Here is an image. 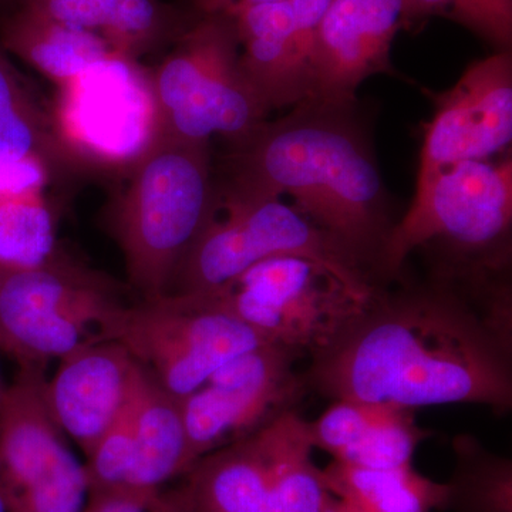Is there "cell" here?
I'll list each match as a JSON object with an SVG mask.
<instances>
[{
  "label": "cell",
  "instance_id": "25",
  "mask_svg": "<svg viewBox=\"0 0 512 512\" xmlns=\"http://www.w3.org/2000/svg\"><path fill=\"white\" fill-rule=\"evenodd\" d=\"M407 25L443 16L483 37L497 52H511L512 0H404Z\"/></svg>",
  "mask_w": 512,
  "mask_h": 512
},
{
  "label": "cell",
  "instance_id": "5",
  "mask_svg": "<svg viewBox=\"0 0 512 512\" xmlns=\"http://www.w3.org/2000/svg\"><path fill=\"white\" fill-rule=\"evenodd\" d=\"M158 133L191 143H241L268 121V104L241 64L229 13L200 15L148 70Z\"/></svg>",
  "mask_w": 512,
  "mask_h": 512
},
{
  "label": "cell",
  "instance_id": "22",
  "mask_svg": "<svg viewBox=\"0 0 512 512\" xmlns=\"http://www.w3.org/2000/svg\"><path fill=\"white\" fill-rule=\"evenodd\" d=\"M453 476L447 485L446 510L512 512L510 458L488 450L477 437L458 434L453 440Z\"/></svg>",
  "mask_w": 512,
  "mask_h": 512
},
{
  "label": "cell",
  "instance_id": "4",
  "mask_svg": "<svg viewBox=\"0 0 512 512\" xmlns=\"http://www.w3.org/2000/svg\"><path fill=\"white\" fill-rule=\"evenodd\" d=\"M419 249L426 252L429 271L511 275V157L497 164L464 161L416 187L384 249V284L400 281L407 259Z\"/></svg>",
  "mask_w": 512,
  "mask_h": 512
},
{
  "label": "cell",
  "instance_id": "19",
  "mask_svg": "<svg viewBox=\"0 0 512 512\" xmlns=\"http://www.w3.org/2000/svg\"><path fill=\"white\" fill-rule=\"evenodd\" d=\"M0 43L59 87L121 56L100 37L19 3L0 10Z\"/></svg>",
  "mask_w": 512,
  "mask_h": 512
},
{
  "label": "cell",
  "instance_id": "15",
  "mask_svg": "<svg viewBox=\"0 0 512 512\" xmlns=\"http://www.w3.org/2000/svg\"><path fill=\"white\" fill-rule=\"evenodd\" d=\"M59 362L45 383L46 406L59 429L89 457L127 403L140 365L113 340L82 346Z\"/></svg>",
  "mask_w": 512,
  "mask_h": 512
},
{
  "label": "cell",
  "instance_id": "35",
  "mask_svg": "<svg viewBox=\"0 0 512 512\" xmlns=\"http://www.w3.org/2000/svg\"><path fill=\"white\" fill-rule=\"evenodd\" d=\"M12 0H0V10L5 9Z\"/></svg>",
  "mask_w": 512,
  "mask_h": 512
},
{
  "label": "cell",
  "instance_id": "26",
  "mask_svg": "<svg viewBox=\"0 0 512 512\" xmlns=\"http://www.w3.org/2000/svg\"><path fill=\"white\" fill-rule=\"evenodd\" d=\"M134 390L136 383L119 416L87 457L83 467L89 491L127 487L134 457Z\"/></svg>",
  "mask_w": 512,
  "mask_h": 512
},
{
  "label": "cell",
  "instance_id": "34",
  "mask_svg": "<svg viewBox=\"0 0 512 512\" xmlns=\"http://www.w3.org/2000/svg\"><path fill=\"white\" fill-rule=\"evenodd\" d=\"M0 512H9L8 503H6L2 493H0Z\"/></svg>",
  "mask_w": 512,
  "mask_h": 512
},
{
  "label": "cell",
  "instance_id": "32",
  "mask_svg": "<svg viewBox=\"0 0 512 512\" xmlns=\"http://www.w3.org/2000/svg\"><path fill=\"white\" fill-rule=\"evenodd\" d=\"M156 512H185L183 505L178 501L177 495L173 493L164 494V501Z\"/></svg>",
  "mask_w": 512,
  "mask_h": 512
},
{
  "label": "cell",
  "instance_id": "21",
  "mask_svg": "<svg viewBox=\"0 0 512 512\" xmlns=\"http://www.w3.org/2000/svg\"><path fill=\"white\" fill-rule=\"evenodd\" d=\"M329 494L362 512L446 510L447 485L424 477L412 466L360 468L332 461L322 468Z\"/></svg>",
  "mask_w": 512,
  "mask_h": 512
},
{
  "label": "cell",
  "instance_id": "3",
  "mask_svg": "<svg viewBox=\"0 0 512 512\" xmlns=\"http://www.w3.org/2000/svg\"><path fill=\"white\" fill-rule=\"evenodd\" d=\"M220 212L210 143L158 133L128 170L111 228L141 299L165 295L175 271Z\"/></svg>",
  "mask_w": 512,
  "mask_h": 512
},
{
  "label": "cell",
  "instance_id": "2",
  "mask_svg": "<svg viewBox=\"0 0 512 512\" xmlns=\"http://www.w3.org/2000/svg\"><path fill=\"white\" fill-rule=\"evenodd\" d=\"M220 205L288 195L377 285L394 225L356 103L308 99L265 121L215 167Z\"/></svg>",
  "mask_w": 512,
  "mask_h": 512
},
{
  "label": "cell",
  "instance_id": "29",
  "mask_svg": "<svg viewBox=\"0 0 512 512\" xmlns=\"http://www.w3.org/2000/svg\"><path fill=\"white\" fill-rule=\"evenodd\" d=\"M332 2L333 0H289L293 13V25H295L296 49L308 72L313 37L319 28L320 20L328 12Z\"/></svg>",
  "mask_w": 512,
  "mask_h": 512
},
{
  "label": "cell",
  "instance_id": "6",
  "mask_svg": "<svg viewBox=\"0 0 512 512\" xmlns=\"http://www.w3.org/2000/svg\"><path fill=\"white\" fill-rule=\"evenodd\" d=\"M298 410L212 451L174 491L185 512H322L329 497Z\"/></svg>",
  "mask_w": 512,
  "mask_h": 512
},
{
  "label": "cell",
  "instance_id": "30",
  "mask_svg": "<svg viewBox=\"0 0 512 512\" xmlns=\"http://www.w3.org/2000/svg\"><path fill=\"white\" fill-rule=\"evenodd\" d=\"M237 0H192V6L201 15L227 13Z\"/></svg>",
  "mask_w": 512,
  "mask_h": 512
},
{
  "label": "cell",
  "instance_id": "11",
  "mask_svg": "<svg viewBox=\"0 0 512 512\" xmlns=\"http://www.w3.org/2000/svg\"><path fill=\"white\" fill-rule=\"evenodd\" d=\"M45 369L20 366L0 397V493L9 512H83L84 467L45 402Z\"/></svg>",
  "mask_w": 512,
  "mask_h": 512
},
{
  "label": "cell",
  "instance_id": "8",
  "mask_svg": "<svg viewBox=\"0 0 512 512\" xmlns=\"http://www.w3.org/2000/svg\"><path fill=\"white\" fill-rule=\"evenodd\" d=\"M184 256L167 293H217L264 259L302 256L328 268L357 295L379 285L328 235L281 198L227 202Z\"/></svg>",
  "mask_w": 512,
  "mask_h": 512
},
{
  "label": "cell",
  "instance_id": "28",
  "mask_svg": "<svg viewBox=\"0 0 512 512\" xmlns=\"http://www.w3.org/2000/svg\"><path fill=\"white\" fill-rule=\"evenodd\" d=\"M89 504L83 512H156L164 501L161 490L133 487L89 491Z\"/></svg>",
  "mask_w": 512,
  "mask_h": 512
},
{
  "label": "cell",
  "instance_id": "10",
  "mask_svg": "<svg viewBox=\"0 0 512 512\" xmlns=\"http://www.w3.org/2000/svg\"><path fill=\"white\" fill-rule=\"evenodd\" d=\"M217 293L268 342L309 357L335 343L369 301L325 266L289 255L258 262Z\"/></svg>",
  "mask_w": 512,
  "mask_h": 512
},
{
  "label": "cell",
  "instance_id": "12",
  "mask_svg": "<svg viewBox=\"0 0 512 512\" xmlns=\"http://www.w3.org/2000/svg\"><path fill=\"white\" fill-rule=\"evenodd\" d=\"M301 357L278 343H265L225 363L181 400L191 467L212 451L298 410L311 390L296 369Z\"/></svg>",
  "mask_w": 512,
  "mask_h": 512
},
{
  "label": "cell",
  "instance_id": "20",
  "mask_svg": "<svg viewBox=\"0 0 512 512\" xmlns=\"http://www.w3.org/2000/svg\"><path fill=\"white\" fill-rule=\"evenodd\" d=\"M190 468L181 404L140 365L134 390V457L127 487L160 490Z\"/></svg>",
  "mask_w": 512,
  "mask_h": 512
},
{
  "label": "cell",
  "instance_id": "9",
  "mask_svg": "<svg viewBox=\"0 0 512 512\" xmlns=\"http://www.w3.org/2000/svg\"><path fill=\"white\" fill-rule=\"evenodd\" d=\"M121 306L109 278L59 255L33 268L0 269V350L19 366L46 369L101 342Z\"/></svg>",
  "mask_w": 512,
  "mask_h": 512
},
{
  "label": "cell",
  "instance_id": "36",
  "mask_svg": "<svg viewBox=\"0 0 512 512\" xmlns=\"http://www.w3.org/2000/svg\"><path fill=\"white\" fill-rule=\"evenodd\" d=\"M6 386L2 382V376H0V397H2L3 392H5Z\"/></svg>",
  "mask_w": 512,
  "mask_h": 512
},
{
  "label": "cell",
  "instance_id": "18",
  "mask_svg": "<svg viewBox=\"0 0 512 512\" xmlns=\"http://www.w3.org/2000/svg\"><path fill=\"white\" fill-rule=\"evenodd\" d=\"M228 13L237 23L242 69L269 109L295 107L311 99V76L296 49L289 0Z\"/></svg>",
  "mask_w": 512,
  "mask_h": 512
},
{
  "label": "cell",
  "instance_id": "7",
  "mask_svg": "<svg viewBox=\"0 0 512 512\" xmlns=\"http://www.w3.org/2000/svg\"><path fill=\"white\" fill-rule=\"evenodd\" d=\"M181 402L225 363L268 342L221 293H165L123 305L101 332Z\"/></svg>",
  "mask_w": 512,
  "mask_h": 512
},
{
  "label": "cell",
  "instance_id": "33",
  "mask_svg": "<svg viewBox=\"0 0 512 512\" xmlns=\"http://www.w3.org/2000/svg\"><path fill=\"white\" fill-rule=\"evenodd\" d=\"M268 2H281V0H237L228 12H232V10H237L241 8H247V6L258 5V3H268ZM227 12V13H228Z\"/></svg>",
  "mask_w": 512,
  "mask_h": 512
},
{
  "label": "cell",
  "instance_id": "13",
  "mask_svg": "<svg viewBox=\"0 0 512 512\" xmlns=\"http://www.w3.org/2000/svg\"><path fill=\"white\" fill-rule=\"evenodd\" d=\"M511 140L512 57L497 52L470 64L450 90L436 96L416 187L453 165L485 161L510 147Z\"/></svg>",
  "mask_w": 512,
  "mask_h": 512
},
{
  "label": "cell",
  "instance_id": "31",
  "mask_svg": "<svg viewBox=\"0 0 512 512\" xmlns=\"http://www.w3.org/2000/svg\"><path fill=\"white\" fill-rule=\"evenodd\" d=\"M322 512H362L352 505L345 503V501L339 500V498L329 495L325 505H323Z\"/></svg>",
  "mask_w": 512,
  "mask_h": 512
},
{
  "label": "cell",
  "instance_id": "16",
  "mask_svg": "<svg viewBox=\"0 0 512 512\" xmlns=\"http://www.w3.org/2000/svg\"><path fill=\"white\" fill-rule=\"evenodd\" d=\"M309 430L313 447L360 468L412 466L417 448L433 434L419 426L410 407L350 399L333 400L309 421Z\"/></svg>",
  "mask_w": 512,
  "mask_h": 512
},
{
  "label": "cell",
  "instance_id": "27",
  "mask_svg": "<svg viewBox=\"0 0 512 512\" xmlns=\"http://www.w3.org/2000/svg\"><path fill=\"white\" fill-rule=\"evenodd\" d=\"M62 171L42 158L0 160V204L20 198L45 195L47 188L62 177Z\"/></svg>",
  "mask_w": 512,
  "mask_h": 512
},
{
  "label": "cell",
  "instance_id": "1",
  "mask_svg": "<svg viewBox=\"0 0 512 512\" xmlns=\"http://www.w3.org/2000/svg\"><path fill=\"white\" fill-rule=\"evenodd\" d=\"M332 400L410 409L512 407L511 281L477 282L431 272L379 286L362 313L303 372Z\"/></svg>",
  "mask_w": 512,
  "mask_h": 512
},
{
  "label": "cell",
  "instance_id": "24",
  "mask_svg": "<svg viewBox=\"0 0 512 512\" xmlns=\"http://www.w3.org/2000/svg\"><path fill=\"white\" fill-rule=\"evenodd\" d=\"M55 212L45 195L0 204V269H25L56 256Z\"/></svg>",
  "mask_w": 512,
  "mask_h": 512
},
{
  "label": "cell",
  "instance_id": "17",
  "mask_svg": "<svg viewBox=\"0 0 512 512\" xmlns=\"http://www.w3.org/2000/svg\"><path fill=\"white\" fill-rule=\"evenodd\" d=\"M72 28L103 39L119 55L141 57L167 50L201 15L163 0H12ZM8 5V6H9Z\"/></svg>",
  "mask_w": 512,
  "mask_h": 512
},
{
  "label": "cell",
  "instance_id": "23",
  "mask_svg": "<svg viewBox=\"0 0 512 512\" xmlns=\"http://www.w3.org/2000/svg\"><path fill=\"white\" fill-rule=\"evenodd\" d=\"M52 136L53 110L39 99L0 43V158L39 156Z\"/></svg>",
  "mask_w": 512,
  "mask_h": 512
},
{
  "label": "cell",
  "instance_id": "14",
  "mask_svg": "<svg viewBox=\"0 0 512 512\" xmlns=\"http://www.w3.org/2000/svg\"><path fill=\"white\" fill-rule=\"evenodd\" d=\"M404 26V0H333L309 53L311 99L356 103L367 77L392 73L393 40Z\"/></svg>",
  "mask_w": 512,
  "mask_h": 512
}]
</instances>
